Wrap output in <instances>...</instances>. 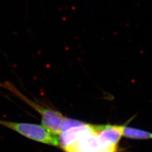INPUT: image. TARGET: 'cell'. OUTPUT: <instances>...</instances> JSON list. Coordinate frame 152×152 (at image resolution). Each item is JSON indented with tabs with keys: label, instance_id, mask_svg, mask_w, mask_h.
Returning a JSON list of instances; mask_svg holds the SVG:
<instances>
[{
	"label": "cell",
	"instance_id": "1",
	"mask_svg": "<svg viewBox=\"0 0 152 152\" xmlns=\"http://www.w3.org/2000/svg\"><path fill=\"white\" fill-rule=\"evenodd\" d=\"M0 87L9 90L16 97L19 98L22 101L34 109L41 115L42 124L44 127L55 135L58 136L60 135L61 132V122L65 117L60 112L48 107H45L41 104L33 101L32 100L25 96L10 82L7 81L0 82Z\"/></svg>",
	"mask_w": 152,
	"mask_h": 152
},
{
	"label": "cell",
	"instance_id": "2",
	"mask_svg": "<svg viewBox=\"0 0 152 152\" xmlns=\"http://www.w3.org/2000/svg\"><path fill=\"white\" fill-rule=\"evenodd\" d=\"M0 125L14 131L34 141L49 145L59 146V136L51 132L43 125L15 122L1 120Z\"/></svg>",
	"mask_w": 152,
	"mask_h": 152
},
{
	"label": "cell",
	"instance_id": "3",
	"mask_svg": "<svg viewBox=\"0 0 152 152\" xmlns=\"http://www.w3.org/2000/svg\"><path fill=\"white\" fill-rule=\"evenodd\" d=\"M92 129L104 147L107 149L117 148L122 136V126L92 125Z\"/></svg>",
	"mask_w": 152,
	"mask_h": 152
},
{
	"label": "cell",
	"instance_id": "4",
	"mask_svg": "<svg viewBox=\"0 0 152 152\" xmlns=\"http://www.w3.org/2000/svg\"><path fill=\"white\" fill-rule=\"evenodd\" d=\"M112 149V148H111ZM107 149L100 141L98 135L92 131L80 137L76 143L66 148V152H99Z\"/></svg>",
	"mask_w": 152,
	"mask_h": 152
},
{
	"label": "cell",
	"instance_id": "5",
	"mask_svg": "<svg viewBox=\"0 0 152 152\" xmlns=\"http://www.w3.org/2000/svg\"><path fill=\"white\" fill-rule=\"evenodd\" d=\"M92 131V125L84 124L79 126L73 127L61 132L59 136L60 146L64 151L76 143L82 136Z\"/></svg>",
	"mask_w": 152,
	"mask_h": 152
},
{
	"label": "cell",
	"instance_id": "6",
	"mask_svg": "<svg viewBox=\"0 0 152 152\" xmlns=\"http://www.w3.org/2000/svg\"><path fill=\"white\" fill-rule=\"evenodd\" d=\"M122 135L134 139H152V133L132 127L122 126Z\"/></svg>",
	"mask_w": 152,
	"mask_h": 152
},
{
	"label": "cell",
	"instance_id": "7",
	"mask_svg": "<svg viewBox=\"0 0 152 152\" xmlns=\"http://www.w3.org/2000/svg\"><path fill=\"white\" fill-rule=\"evenodd\" d=\"M85 123L77 121V120H72L69 118H67L64 117L61 122V131L63 132L64 131L66 130L71 127L79 126L83 125Z\"/></svg>",
	"mask_w": 152,
	"mask_h": 152
},
{
	"label": "cell",
	"instance_id": "8",
	"mask_svg": "<svg viewBox=\"0 0 152 152\" xmlns=\"http://www.w3.org/2000/svg\"><path fill=\"white\" fill-rule=\"evenodd\" d=\"M117 148H112V149H109L99 152H117Z\"/></svg>",
	"mask_w": 152,
	"mask_h": 152
}]
</instances>
